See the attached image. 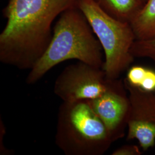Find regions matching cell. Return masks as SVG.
I'll return each mask as SVG.
<instances>
[{
	"instance_id": "1",
	"label": "cell",
	"mask_w": 155,
	"mask_h": 155,
	"mask_svg": "<svg viewBox=\"0 0 155 155\" xmlns=\"http://www.w3.org/2000/svg\"><path fill=\"white\" fill-rule=\"evenodd\" d=\"M78 1L9 0L2 11L7 22L0 35V61L31 70L50 45L54 20Z\"/></svg>"
},
{
	"instance_id": "2",
	"label": "cell",
	"mask_w": 155,
	"mask_h": 155,
	"mask_svg": "<svg viewBox=\"0 0 155 155\" xmlns=\"http://www.w3.org/2000/svg\"><path fill=\"white\" fill-rule=\"evenodd\" d=\"M102 47L89 22L78 6L61 14L53 29L50 45L30 70L26 83H37L52 68L70 59L102 68Z\"/></svg>"
},
{
	"instance_id": "3",
	"label": "cell",
	"mask_w": 155,
	"mask_h": 155,
	"mask_svg": "<svg viewBox=\"0 0 155 155\" xmlns=\"http://www.w3.org/2000/svg\"><path fill=\"white\" fill-rule=\"evenodd\" d=\"M114 141L87 101L62 102L58 113L55 143L65 155H103Z\"/></svg>"
},
{
	"instance_id": "4",
	"label": "cell",
	"mask_w": 155,
	"mask_h": 155,
	"mask_svg": "<svg viewBox=\"0 0 155 155\" xmlns=\"http://www.w3.org/2000/svg\"><path fill=\"white\" fill-rule=\"evenodd\" d=\"M78 8L86 17L105 54L102 67L109 79H117L134 61L131 48L136 37L129 22L111 16L94 0H79Z\"/></svg>"
},
{
	"instance_id": "5",
	"label": "cell",
	"mask_w": 155,
	"mask_h": 155,
	"mask_svg": "<svg viewBox=\"0 0 155 155\" xmlns=\"http://www.w3.org/2000/svg\"><path fill=\"white\" fill-rule=\"evenodd\" d=\"M102 68L78 61L66 67L56 79L54 92L64 102L94 100L108 88Z\"/></svg>"
},
{
	"instance_id": "6",
	"label": "cell",
	"mask_w": 155,
	"mask_h": 155,
	"mask_svg": "<svg viewBox=\"0 0 155 155\" xmlns=\"http://www.w3.org/2000/svg\"><path fill=\"white\" fill-rule=\"evenodd\" d=\"M128 91L127 140H137L144 151L155 145V93L124 81Z\"/></svg>"
},
{
	"instance_id": "7",
	"label": "cell",
	"mask_w": 155,
	"mask_h": 155,
	"mask_svg": "<svg viewBox=\"0 0 155 155\" xmlns=\"http://www.w3.org/2000/svg\"><path fill=\"white\" fill-rule=\"evenodd\" d=\"M117 79H110L108 88L100 97L87 101L114 141L124 136L129 108L124 83Z\"/></svg>"
},
{
	"instance_id": "8",
	"label": "cell",
	"mask_w": 155,
	"mask_h": 155,
	"mask_svg": "<svg viewBox=\"0 0 155 155\" xmlns=\"http://www.w3.org/2000/svg\"><path fill=\"white\" fill-rule=\"evenodd\" d=\"M129 24L136 40L155 39V0H147Z\"/></svg>"
},
{
	"instance_id": "9",
	"label": "cell",
	"mask_w": 155,
	"mask_h": 155,
	"mask_svg": "<svg viewBox=\"0 0 155 155\" xmlns=\"http://www.w3.org/2000/svg\"><path fill=\"white\" fill-rule=\"evenodd\" d=\"M100 7L114 18L130 22L144 5L142 0H94Z\"/></svg>"
},
{
	"instance_id": "10",
	"label": "cell",
	"mask_w": 155,
	"mask_h": 155,
	"mask_svg": "<svg viewBox=\"0 0 155 155\" xmlns=\"http://www.w3.org/2000/svg\"><path fill=\"white\" fill-rule=\"evenodd\" d=\"M134 57L150 59L155 64V39L135 40L131 48Z\"/></svg>"
},
{
	"instance_id": "11",
	"label": "cell",
	"mask_w": 155,
	"mask_h": 155,
	"mask_svg": "<svg viewBox=\"0 0 155 155\" xmlns=\"http://www.w3.org/2000/svg\"><path fill=\"white\" fill-rule=\"evenodd\" d=\"M147 68L140 66L131 67L127 71V77L124 79L130 85L140 87L141 83L144 80Z\"/></svg>"
},
{
	"instance_id": "12",
	"label": "cell",
	"mask_w": 155,
	"mask_h": 155,
	"mask_svg": "<svg viewBox=\"0 0 155 155\" xmlns=\"http://www.w3.org/2000/svg\"><path fill=\"white\" fill-rule=\"evenodd\" d=\"M139 88L147 91L155 92V71L147 69L144 80Z\"/></svg>"
},
{
	"instance_id": "13",
	"label": "cell",
	"mask_w": 155,
	"mask_h": 155,
	"mask_svg": "<svg viewBox=\"0 0 155 155\" xmlns=\"http://www.w3.org/2000/svg\"><path fill=\"white\" fill-rule=\"evenodd\" d=\"M141 151L136 145H124L113 152V155H141Z\"/></svg>"
},
{
	"instance_id": "14",
	"label": "cell",
	"mask_w": 155,
	"mask_h": 155,
	"mask_svg": "<svg viewBox=\"0 0 155 155\" xmlns=\"http://www.w3.org/2000/svg\"><path fill=\"white\" fill-rule=\"evenodd\" d=\"M142 1H143L144 2V3H145V2H146L147 0H142Z\"/></svg>"
},
{
	"instance_id": "15",
	"label": "cell",
	"mask_w": 155,
	"mask_h": 155,
	"mask_svg": "<svg viewBox=\"0 0 155 155\" xmlns=\"http://www.w3.org/2000/svg\"></svg>"
}]
</instances>
